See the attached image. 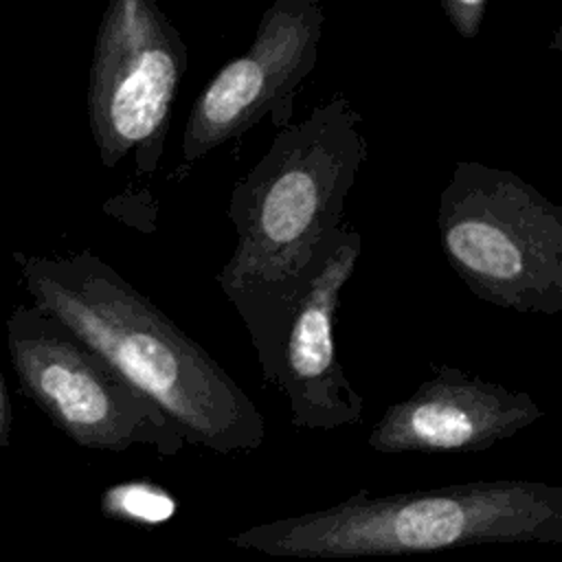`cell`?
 <instances>
[{
  "label": "cell",
  "instance_id": "6da1fadb",
  "mask_svg": "<svg viewBox=\"0 0 562 562\" xmlns=\"http://www.w3.org/2000/svg\"><path fill=\"white\" fill-rule=\"evenodd\" d=\"M362 123L353 103L334 94L279 130L231 189L226 217L237 244L215 281L250 336L266 386H274L290 310L342 224L345 200L369 158Z\"/></svg>",
  "mask_w": 562,
  "mask_h": 562
},
{
  "label": "cell",
  "instance_id": "7a4b0ae2",
  "mask_svg": "<svg viewBox=\"0 0 562 562\" xmlns=\"http://www.w3.org/2000/svg\"><path fill=\"white\" fill-rule=\"evenodd\" d=\"M13 261L33 305L64 323L140 393L184 443L217 452L263 441L266 419L198 340L92 250Z\"/></svg>",
  "mask_w": 562,
  "mask_h": 562
},
{
  "label": "cell",
  "instance_id": "3957f363",
  "mask_svg": "<svg viewBox=\"0 0 562 562\" xmlns=\"http://www.w3.org/2000/svg\"><path fill=\"white\" fill-rule=\"evenodd\" d=\"M562 520V492L531 481H481L382 498L353 496L331 509L244 536L292 555L430 551L481 540L544 538Z\"/></svg>",
  "mask_w": 562,
  "mask_h": 562
},
{
  "label": "cell",
  "instance_id": "277c9868",
  "mask_svg": "<svg viewBox=\"0 0 562 562\" xmlns=\"http://www.w3.org/2000/svg\"><path fill=\"white\" fill-rule=\"evenodd\" d=\"M437 233L476 299L518 314L562 312V206L518 173L457 160L439 193Z\"/></svg>",
  "mask_w": 562,
  "mask_h": 562
},
{
  "label": "cell",
  "instance_id": "5b68a950",
  "mask_svg": "<svg viewBox=\"0 0 562 562\" xmlns=\"http://www.w3.org/2000/svg\"><path fill=\"white\" fill-rule=\"evenodd\" d=\"M187 61V44L158 4L105 7L88 79V121L103 167L132 156L136 176H154Z\"/></svg>",
  "mask_w": 562,
  "mask_h": 562
},
{
  "label": "cell",
  "instance_id": "8992f818",
  "mask_svg": "<svg viewBox=\"0 0 562 562\" xmlns=\"http://www.w3.org/2000/svg\"><path fill=\"white\" fill-rule=\"evenodd\" d=\"M7 347L22 391L75 443L116 452L149 443L162 454L184 443L160 411L37 305L7 316Z\"/></svg>",
  "mask_w": 562,
  "mask_h": 562
},
{
  "label": "cell",
  "instance_id": "52a82bcc",
  "mask_svg": "<svg viewBox=\"0 0 562 562\" xmlns=\"http://www.w3.org/2000/svg\"><path fill=\"white\" fill-rule=\"evenodd\" d=\"M323 24L318 0H274L261 13L250 46L226 61L193 101L173 180H184L209 151L239 138L263 116L277 130L292 123L294 97L318 59Z\"/></svg>",
  "mask_w": 562,
  "mask_h": 562
},
{
  "label": "cell",
  "instance_id": "ba28073f",
  "mask_svg": "<svg viewBox=\"0 0 562 562\" xmlns=\"http://www.w3.org/2000/svg\"><path fill=\"white\" fill-rule=\"evenodd\" d=\"M362 235L340 224L327 239L299 292L277 351L274 386L285 393L299 428H338L362 419L364 400L336 353V321L342 288L351 281Z\"/></svg>",
  "mask_w": 562,
  "mask_h": 562
},
{
  "label": "cell",
  "instance_id": "9c48e42d",
  "mask_svg": "<svg viewBox=\"0 0 562 562\" xmlns=\"http://www.w3.org/2000/svg\"><path fill=\"white\" fill-rule=\"evenodd\" d=\"M540 417L542 408L527 391L439 364L406 400L384 411L367 441L384 454L479 452Z\"/></svg>",
  "mask_w": 562,
  "mask_h": 562
},
{
  "label": "cell",
  "instance_id": "30bf717a",
  "mask_svg": "<svg viewBox=\"0 0 562 562\" xmlns=\"http://www.w3.org/2000/svg\"><path fill=\"white\" fill-rule=\"evenodd\" d=\"M103 512L119 518L156 525L173 516L176 501L149 483H123L103 494Z\"/></svg>",
  "mask_w": 562,
  "mask_h": 562
},
{
  "label": "cell",
  "instance_id": "8fae6325",
  "mask_svg": "<svg viewBox=\"0 0 562 562\" xmlns=\"http://www.w3.org/2000/svg\"><path fill=\"white\" fill-rule=\"evenodd\" d=\"M439 7L461 37L472 40L479 35L487 11L485 0H441Z\"/></svg>",
  "mask_w": 562,
  "mask_h": 562
},
{
  "label": "cell",
  "instance_id": "7c38bea8",
  "mask_svg": "<svg viewBox=\"0 0 562 562\" xmlns=\"http://www.w3.org/2000/svg\"><path fill=\"white\" fill-rule=\"evenodd\" d=\"M9 435H11V400L0 378V448L9 443Z\"/></svg>",
  "mask_w": 562,
  "mask_h": 562
}]
</instances>
